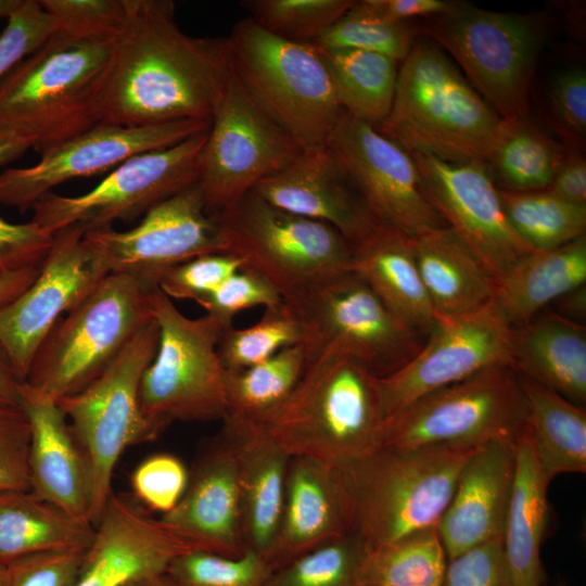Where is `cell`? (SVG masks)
I'll list each match as a JSON object with an SVG mask.
<instances>
[{
	"label": "cell",
	"mask_w": 586,
	"mask_h": 586,
	"mask_svg": "<svg viewBox=\"0 0 586 586\" xmlns=\"http://www.w3.org/2000/svg\"><path fill=\"white\" fill-rule=\"evenodd\" d=\"M499 195L511 228L533 251L558 247L586 234V204L563 201L546 190L499 189Z\"/></svg>",
	"instance_id": "cell-40"
},
{
	"label": "cell",
	"mask_w": 586,
	"mask_h": 586,
	"mask_svg": "<svg viewBox=\"0 0 586 586\" xmlns=\"http://www.w3.org/2000/svg\"><path fill=\"white\" fill-rule=\"evenodd\" d=\"M500 123L445 51L418 36L399 63L393 104L378 129L409 153L485 162Z\"/></svg>",
	"instance_id": "cell-4"
},
{
	"label": "cell",
	"mask_w": 586,
	"mask_h": 586,
	"mask_svg": "<svg viewBox=\"0 0 586 586\" xmlns=\"http://www.w3.org/2000/svg\"><path fill=\"white\" fill-rule=\"evenodd\" d=\"M511 367L566 399L586 402V328L556 311L512 328Z\"/></svg>",
	"instance_id": "cell-29"
},
{
	"label": "cell",
	"mask_w": 586,
	"mask_h": 586,
	"mask_svg": "<svg viewBox=\"0 0 586 586\" xmlns=\"http://www.w3.org/2000/svg\"><path fill=\"white\" fill-rule=\"evenodd\" d=\"M327 145L380 222L410 238L447 226L411 154L378 128L343 111Z\"/></svg>",
	"instance_id": "cell-16"
},
{
	"label": "cell",
	"mask_w": 586,
	"mask_h": 586,
	"mask_svg": "<svg viewBox=\"0 0 586 586\" xmlns=\"http://www.w3.org/2000/svg\"><path fill=\"white\" fill-rule=\"evenodd\" d=\"M443 586H511L502 538L448 559Z\"/></svg>",
	"instance_id": "cell-52"
},
{
	"label": "cell",
	"mask_w": 586,
	"mask_h": 586,
	"mask_svg": "<svg viewBox=\"0 0 586 586\" xmlns=\"http://www.w3.org/2000/svg\"><path fill=\"white\" fill-rule=\"evenodd\" d=\"M242 265L238 257L229 253L200 255L166 271L157 288L170 300L196 303L242 269Z\"/></svg>",
	"instance_id": "cell-48"
},
{
	"label": "cell",
	"mask_w": 586,
	"mask_h": 586,
	"mask_svg": "<svg viewBox=\"0 0 586 586\" xmlns=\"http://www.w3.org/2000/svg\"><path fill=\"white\" fill-rule=\"evenodd\" d=\"M447 561L437 527H429L369 546L365 577L368 586H443Z\"/></svg>",
	"instance_id": "cell-39"
},
{
	"label": "cell",
	"mask_w": 586,
	"mask_h": 586,
	"mask_svg": "<svg viewBox=\"0 0 586 586\" xmlns=\"http://www.w3.org/2000/svg\"><path fill=\"white\" fill-rule=\"evenodd\" d=\"M517 441L480 445L464 463L437 525L448 559L502 538L515 477Z\"/></svg>",
	"instance_id": "cell-25"
},
{
	"label": "cell",
	"mask_w": 586,
	"mask_h": 586,
	"mask_svg": "<svg viewBox=\"0 0 586 586\" xmlns=\"http://www.w3.org/2000/svg\"><path fill=\"white\" fill-rule=\"evenodd\" d=\"M214 218L224 253L264 278L282 300L352 271L349 244L334 227L281 209L254 191Z\"/></svg>",
	"instance_id": "cell-8"
},
{
	"label": "cell",
	"mask_w": 586,
	"mask_h": 586,
	"mask_svg": "<svg viewBox=\"0 0 586 586\" xmlns=\"http://www.w3.org/2000/svg\"><path fill=\"white\" fill-rule=\"evenodd\" d=\"M410 22H390L357 7L334 23L311 46L318 49H352L379 53L403 62L416 39Z\"/></svg>",
	"instance_id": "cell-44"
},
{
	"label": "cell",
	"mask_w": 586,
	"mask_h": 586,
	"mask_svg": "<svg viewBox=\"0 0 586 586\" xmlns=\"http://www.w3.org/2000/svg\"><path fill=\"white\" fill-rule=\"evenodd\" d=\"M151 302L158 344L140 384L144 417L160 432L175 421L224 420L226 370L217 345L230 326L209 314L187 317L157 286Z\"/></svg>",
	"instance_id": "cell-10"
},
{
	"label": "cell",
	"mask_w": 586,
	"mask_h": 586,
	"mask_svg": "<svg viewBox=\"0 0 586 586\" xmlns=\"http://www.w3.org/2000/svg\"><path fill=\"white\" fill-rule=\"evenodd\" d=\"M353 0H247L241 4L259 26L282 39L311 44L353 5Z\"/></svg>",
	"instance_id": "cell-43"
},
{
	"label": "cell",
	"mask_w": 586,
	"mask_h": 586,
	"mask_svg": "<svg viewBox=\"0 0 586 586\" xmlns=\"http://www.w3.org/2000/svg\"><path fill=\"white\" fill-rule=\"evenodd\" d=\"M318 51L329 69L342 110L375 128L380 127L393 104L399 63L361 50Z\"/></svg>",
	"instance_id": "cell-37"
},
{
	"label": "cell",
	"mask_w": 586,
	"mask_h": 586,
	"mask_svg": "<svg viewBox=\"0 0 586 586\" xmlns=\"http://www.w3.org/2000/svg\"><path fill=\"white\" fill-rule=\"evenodd\" d=\"M586 283V234L564 245L534 250L495 281L493 303L517 328L549 303Z\"/></svg>",
	"instance_id": "cell-32"
},
{
	"label": "cell",
	"mask_w": 586,
	"mask_h": 586,
	"mask_svg": "<svg viewBox=\"0 0 586 586\" xmlns=\"http://www.w3.org/2000/svg\"><path fill=\"white\" fill-rule=\"evenodd\" d=\"M410 154L430 201L495 281L533 251L511 228L485 162H447Z\"/></svg>",
	"instance_id": "cell-21"
},
{
	"label": "cell",
	"mask_w": 586,
	"mask_h": 586,
	"mask_svg": "<svg viewBox=\"0 0 586 586\" xmlns=\"http://www.w3.org/2000/svg\"><path fill=\"white\" fill-rule=\"evenodd\" d=\"M417 266L437 317L473 311L493 298L495 279L448 226L412 238Z\"/></svg>",
	"instance_id": "cell-31"
},
{
	"label": "cell",
	"mask_w": 586,
	"mask_h": 586,
	"mask_svg": "<svg viewBox=\"0 0 586 586\" xmlns=\"http://www.w3.org/2000/svg\"><path fill=\"white\" fill-rule=\"evenodd\" d=\"M461 1L449 0H360L358 8L390 22H410L454 11Z\"/></svg>",
	"instance_id": "cell-56"
},
{
	"label": "cell",
	"mask_w": 586,
	"mask_h": 586,
	"mask_svg": "<svg viewBox=\"0 0 586 586\" xmlns=\"http://www.w3.org/2000/svg\"><path fill=\"white\" fill-rule=\"evenodd\" d=\"M74 586H133L193 550L139 505L112 493Z\"/></svg>",
	"instance_id": "cell-22"
},
{
	"label": "cell",
	"mask_w": 586,
	"mask_h": 586,
	"mask_svg": "<svg viewBox=\"0 0 586 586\" xmlns=\"http://www.w3.org/2000/svg\"><path fill=\"white\" fill-rule=\"evenodd\" d=\"M85 232L78 225L54 232L37 278L0 308V344L23 382L56 321L81 304L110 273L85 241Z\"/></svg>",
	"instance_id": "cell-18"
},
{
	"label": "cell",
	"mask_w": 586,
	"mask_h": 586,
	"mask_svg": "<svg viewBox=\"0 0 586 586\" xmlns=\"http://www.w3.org/2000/svg\"><path fill=\"white\" fill-rule=\"evenodd\" d=\"M301 341L300 322L282 301L266 307L259 321L247 328H225L217 351L225 370H240L263 362Z\"/></svg>",
	"instance_id": "cell-42"
},
{
	"label": "cell",
	"mask_w": 586,
	"mask_h": 586,
	"mask_svg": "<svg viewBox=\"0 0 586 586\" xmlns=\"http://www.w3.org/2000/svg\"><path fill=\"white\" fill-rule=\"evenodd\" d=\"M190 471L170 454H156L144 459L133 471L130 482L136 498L161 515L171 511L181 499Z\"/></svg>",
	"instance_id": "cell-47"
},
{
	"label": "cell",
	"mask_w": 586,
	"mask_h": 586,
	"mask_svg": "<svg viewBox=\"0 0 586 586\" xmlns=\"http://www.w3.org/2000/svg\"><path fill=\"white\" fill-rule=\"evenodd\" d=\"M526 429L519 374L509 366L484 369L428 393L387 417L383 446L477 447L517 441Z\"/></svg>",
	"instance_id": "cell-13"
},
{
	"label": "cell",
	"mask_w": 586,
	"mask_h": 586,
	"mask_svg": "<svg viewBox=\"0 0 586 586\" xmlns=\"http://www.w3.org/2000/svg\"><path fill=\"white\" fill-rule=\"evenodd\" d=\"M545 190L563 201L586 204V160L584 150L565 144L563 157Z\"/></svg>",
	"instance_id": "cell-57"
},
{
	"label": "cell",
	"mask_w": 586,
	"mask_h": 586,
	"mask_svg": "<svg viewBox=\"0 0 586 586\" xmlns=\"http://www.w3.org/2000/svg\"><path fill=\"white\" fill-rule=\"evenodd\" d=\"M280 294L260 276L240 269L196 303L226 326L233 317L256 306L270 307L282 302Z\"/></svg>",
	"instance_id": "cell-49"
},
{
	"label": "cell",
	"mask_w": 586,
	"mask_h": 586,
	"mask_svg": "<svg viewBox=\"0 0 586 586\" xmlns=\"http://www.w3.org/2000/svg\"><path fill=\"white\" fill-rule=\"evenodd\" d=\"M272 572L268 560L249 548L234 557L189 550L167 570L181 586H268Z\"/></svg>",
	"instance_id": "cell-45"
},
{
	"label": "cell",
	"mask_w": 586,
	"mask_h": 586,
	"mask_svg": "<svg viewBox=\"0 0 586 586\" xmlns=\"http://www.w3.org/2000/svg\"><path fill=\"white\" fill-rule=\"evenodd\" d=\"M54 31L80 38L114 39L123 29L127 0H39Z\"/></svg>",
	"instance_id": "cell-46"
},
{
	"label": "cell",
	"mask_w": 586,
	"mask_h": 586,
	"mask_svg": "<svg viewBox=\"0 0 586 586\" xmlns=\"http://www.w3.org/2000/svg\"><path fill=\"white\" fill-rule=\"evenodd\" d=\"M0 586H10V573L7 564L0 563Z\"/></svg>",
	"instance_id": "cell-64"
},
{
	"label": "cell",
	"mask_w": 586,
	"mask_h": 586,
	"mask_svg": "<svg viewBox=\"0 0 586 586\" xmlns=\"http://www.w3.org/2000/svg\"><path fill=\"white\" fill-rule=\"evenodd\" d=\"M380 379L357 359L328 349L306 366L265 428L291 457L332 467L358 459L382 446L387 415Z\"/></svg>",
	"instance_id": "cell-3"
},
{
	"label": "cell",
	"mask_w": 586,
	"mask_h": 586,
	"mask_svg": "<svg viewBox=\"0 0 586 586\" xmlns=\"http://www.w3.org/2000/svg\"><path fill=\"white\" fill-rule=\"evenodd\" d=\"M92 98L97 124L144 127L212 120L230 65L226 38L183 33L170 0H127Z\"/></svg>",
	"instance_id": "cell-1"
},
{
	"label": "cell",
	"mask_w": 586,
	"mask_h": 586,
	"mask_svg": "<svg viewBox=\"0 0 586 586\" xmlns=\"http://www.w3.org/2000/svg\"><path fill=\"white\" fill-rule=\"evenodd\" d=\"M226 42L230 69L254 104L301 148L327 145L343 110L318 49L277 37L250 16Z\"/></svg>",
	"instance_id": "cell-5"
},
{
	"label": "cell",
	"mask_w": 586,
	"mask_h": 586,
	"mask_svg": "<svg viewBox=\"0 0 586 586\" xmlns=\"http://www.w3.org/2000/svg\"><path fill=\"white\" fill-rule=\"evenodd\" d=\"M158 520L193 550L232 557L245 551L237 464L225 436L201 455L181 499Z\"/></svg>",
	"instance_id": "cell-24"
},
{
	"label": "cell",
	"mask_w": 586,
	"mask_h": 586,
	"mask_svg": "<svg viewBox=\"0 0 586 586\" xmlns=\"http://www.w3.org/2000/svg\"><path fill=\"white\" fill-rule=\"evenodd\" d=\"M457 63L501 119L528 115V92L543 41L536 15L504 13L460 2L451 12L412 24Z\"/></svg>",
	"instance_id": "cell-9"
},
{
	"label": "cell",
	"mask_w": 586,
	"mask_h": 586,
	"mask_svg": "<svg viewBox=\"0 0 586 586\" xmlns=\"http://www.w3.org/2000/svg\"><path fill=\"white\" fill-rule=\"evenodd\" d=\"M253 191L281 209L334 227L348 244L380 224L328 145L303 149Z\"/></svg>",
	"instance_id": "cell-23"
},
{
	"label": "cell",
	"mask_w": 586,
	"mask_h": 586,
	"mask_svg": "<svg viewBox=\"0 0 586 586\" xmlns=\"http://www.w3.org/2000/svg\"><path fill=\"white\" fill-rule=\"evenodd\" d=\"M39 267L12 271L0 277V308L22 294L37 278Z\"/></svg>",
	"instance_id": "cell-60"
},
{
	"label": "cell",
	"mask_w": 586,
	"mask_h": 586,
	"mask_svg": "<svg viewBox=\"0 0 586 586\" xmlns=\"http://www.w3.org/2000/svg\"><path fill=\"white\" fill-rule=\"evenodd\" d=\"M303 150L250 99L231 69L212 116L196 173L205 209L217 217Z\"/></svg>",
	"instance_id": "cell-14"
},
{
	"label": "cell",
	"mask_w": 586,
	"mask_h": 586,
	"mask_svg": "<svg viewBox=\"0 0 586 586\" xmlns=\"http://www.w3.org/2000/svg\"><path fill=\"white\" fill-rule=\"evenodd\" d=\"M24 382L17 375L7 352L0 344V406L20 407Z\"/></svg>",
	"instance_id": "cell-58"
},
{
	"label": "cell",
	"mask_w": 586,
	"mask_h": 586,
	"mask_svg": "<svg viewBox=\"0 0 586 586\" xmlns=\"http://www.w3.org/2000/svg\"><path fill=\"white\" fill-rule=\"evenodd\" d=\"M30 424L20 407L0 406V492H29Z\"/></svg>",
	"instance_id": "cell-51"
},
{
	"label": "cell",
	"mask_w": 586,
	"mask_h": 586,
	"mask_svg": "<svg viewBox=\"0 0 586 586\" xmlns=\"http://www.w3.org/2000/svg\"><path fill=\"white\" fill-rule=\"evenodd\" d=\"M95 527L29 492H0V563L55 550H85Z\"/></svg>",
	"instance_id": "cell-35"
},
{
	"label": "cell",
	"mask_w": 586,
	"mask_h": 586,
	"mask_svg": "<svg viewBox=\"0 0 586 586\" xmlns=\"http://www.w3.org/2000/svg\"><path fill=\"white\" fill-rule=\"evenodd\" d=\"M85 241L109 272L130 275L152 286L182 263L224 253L220 226L207 214L196 182L152 207L136 227L88 231Z\"/></svg>",
	"instance_id": "cell-17"
},
{
	"label": "cell",
	"mask_w": 586,
	"mask_h": 586,
	"mask_svg": "<svg viewBox=\"0 0 586 586\" xmlns=\"http://www.w3.org/2000/svg\"><path fill=\"white\" fill-rule=\"evenodd\" d=\"M283 302L300 322L306 366L336 349L384 378L407 364L423 343L424 334L354 271Z\"/></svg>",
	"instance_id": "cell-12"
},
{
	"label": "cell",
	"mask_w": 586,
	"mask_h": 586,
	"mask_svg": "<svg viewBox=\"0 0 586 586\" xmlns=\"http://www.w3.org/2000/svg\"><path fill=\"white\" fill-rule=\"evenodd\" d=\"M368 550L365 539L348 533L273 570L268 586H368Z\"/></svg>",
	"instance_id": "cell-41"
},
{
	"label": "cell",
	"mask_w": 586,
	"mask_h": 586,
	"mask_svg": "<svg viewBox=\"0 0 586 586\" xmlns=\"http://www.w3.org/2000/svg\"><path fill=\"white\" fill-rule=\"evenodd\" d=\"M155 288L133 276L110 272L56 321L35 354L25 385L54 400L85 390L153 320Z\"/></svg>",
	"instance_id": "cell-7"
},
{
	"label": "cell",
	"mask_w": 586,
	"mask_h": 586,
	"mask_svg": "<svg viewBox=\"0 0 586 586\" xmlns=\"http://www.w3.org/2000/svg\"><path fill=\"white\" fill-rule=\"evenodd\" d=\"M550 110L566 145L584 150L586 137V72L570 67L558 73L549 88Z\"/></svg>",
	"instance_id": "cell-53"
},
{
	"label": "cell",
	"mask_w": 586,
	"mask_h": 586,
	"mask_svg": "<svg viewBox=\"0 0 586 586\" xmlns=\"http://www.w3.org/2000/svg\"><path fill=\"white\" fill-rule=\"evenodd\" d=\"M51 233L34 221L13 224L0 217V277L39 267L53 243Z\"/></svg>",
	"instance_id": "cell-55"
},
{
	"label": "cell",
	"mask_w": 586,
	"mask_h": 586,
	"mask_svg": "<svg viewBox=\"0 0 586 586\" xmlns=\"http://www.w3.org/2000/svg\"><path fill=\"white\" fill-rule=\"evenodd\" d=\"M305 369L304 351L297 344L257 365L226 370L224 420L265 425L289 399Z\"/></svg>",
	"instance_id": "cell-38"
},
{
	"label": "cell",
	"mask_w": 586,
	"mask_h": 586,
	"mask_svg": "<svg viewBox=\"0 0 586 586\" xmlns=\"http://www.w3.org/2000/svg\"><path fill=\"white\" fill-rule=\"evenodd\" d=\"M133 586H181L167 572L146 578Z\"/></svg>",
	"instance_id": "cell-62"
},
{
	"label": "cell",
	"mask_w": 586,
	"mask_h": 586,
	"mask_svg": "<svg viewBox=\"0 0 586 586\" xmlns=\"http://www.w3.org/2000/svg\"><path fill=\"white\" fill-rule=\"evenodd\" d=\"M209 126L211 122L198 119L144 127L95 124L41 151L35 165L1 171L0 204L20 212L31 209L63 182L107 171L132 156L171 146Z\"/></svg>",
	"instance_id": "cell-19"
},
{
	"label": "cell",
	"mask_w": 586,
	"mask_h": 586,
	"mask_svg": "<svg viewBox=\"0 0 586 586\" xmlns=\"http://www.w3.org/2000/svg\"><path fill=\"white\" fill-rule=\"evenodd\" d=\"M526 433L536 462L549 484L563 473L586 471V412L557 392L520 375Z\"/></svg>",
	"instance_id": "cell-34"
},
{
	"label": "cell",
	"mask_w": 586,
	"mask_h": 586,
	"mask_svg": "<svg viewBox=\"0 0 586 586\" xmlns=\"http://www.w3.org/2000/svg\"><path fill=\"white\" fill-rule=\"evenodd\" d=\"M36 141L25 132L15 129H0V167L35 149Z\"/></svg>",
	"instance_id": "cell-59"
},
{
	"label": "cell",
	"mask_w": 586,
	"mask_h": 586,
	"mask_svg": "<svg viewBox=\"0 0 586 586\" xmlns=\"http://www.w3.org/2000/svg\"><path fill=\"white\" fill-rule=\"evenodd\" d=\"M114 39L53 31L0 80V129L25 132L41 152L94 126L92 98Z\"/></svg>",
	"instance_id": "cell-6"
},
{
	"label": "cell",
	"mask_w": 586,
	"mask_h": 586,
	"mask_svg": "<svg viewBox=\"0 0 586 586\" xmlns=\"http://www.w3.org/2000/svg\"><path fill=\"white\" fill-rule=\"evenodd\" d=\"M349 533L335 468L291 457L281 519L269 559L273 570Z\"/></svg>",
	"instance_id": "cell-28"
},
{
	"label": "cell",
	"mask_w": 586,
	"mask_h": 586,
	"mask_svg": "<svg viewBox=\"0 0 586 586\" xmlns=\"http://www.w3.org/2000/svg\"><path fill=\"white\" fill-rule=\"evenodd\" d=\"M85 550H55L8 563L10 586H74Z\"/></svg>",
	"instance_id": "cell-54"
},
{
	"label": "cell",
	"mask_w": 586,
	"mask_h": 586,
	"mask_svg": "<svg viewBox=\"0 0 586 586\" xmlns=\"http://www.w3.org/2000/svg\"><path fill=\"white\" fill-rule=\"evenodd\" d=\"M511 334L493 301L467 314L437 317L416 355L380 379L387 417L484 369L511 367Z\"/></svg>",
	"instance_id": "cell-20"
},
{
	"label": "cell",
	"mask_w": 586,
	"mask_h": 586,
	"mask_svg": "<svg viewBox=\"0 0 586 586\" xmlns=\"http://www.w3.org/2000/svg\"><path fill=\"white\" fill-rule=\"evenodd\" d=\"M548 483L525 432L517 441V469L502 546L511 586H542L540 547L546 531Z\"/></svg>",
	"instance_id": "cell-33"
},
{
	"label": "cell",
	"mask_w": 586,
	"mask_h": 586,
	"mask_svg": "<svg viewBox=\"0 0 586 586\" xmlns=\"http://www.w3.org/2000/svg\"><path fill=\"white\" fill-rule=\"evenodd\" d=\"M556 301L559 309L557 314L577 323L585 320L586 283L569 291Z\"/></svg>",
	"instance_id": "cell-61"
},
{
	"label": "cell",
	"mask_w": 586,
	"mask_h": 586,
	"mask_svg": "<svg viewBox=\"0 0 586 586\" xmlns=\"http://www.w3.org/2000/svg\"><path fill=\"white\" fill-rule=\"evenodd\" d=\"M224 422V436L237 464L243 540L246 548L269 562L279 530L291 456L265 425Z\"/></svg>",
	"instance_id": "cell-27"
},
{
	"label": "cell",
	"mask_w": 586,
	"mask_h": 586,
	"mask_svg": "<svg viewBox=\"0 0 586 586\" xmlns=\"http://www.w3.org/2000/svg\"><path fill=\"white\" fill-rule=\"evenodd\" d=\"M24 0H0V22L15 13L22 5ZM1 34V31H0Z\"/></svg>",
	"instance_id": "cell-63"
},
{
	"label": "cell",
	"mask_w": 586,
	"mask_h": 586,
	"mask_svg": "<svg viewBox=\"0 0 586 586\" xmlns=\"http://www.w3.org/2000/svg\"><path fill=\"white\" fill-rule=\"evenodd\" d=\"M30 424L29 493L68 514L89 520L91 477L87 457L56 400L23 385Z\"/></svg>",
	"instance_id": "cell-26"
},
{
	"label": "cell",
	"mask_w": 586,
	"mask_h": 586,
	"mask_svg": "<svg viewBox=\"0 0 586 586\" xmlns=\"http://www.w3.org/2000/svg\"><path fill=\"white\" fill-rule=\"evenodd\" d=\"M349 247L352 271L399 317L426 335L437 316L417 266L412 238L380 222Z\"/></svg>",
	"instance_id": "cell-30"
},
{
	"label": "cell",
	"mask_w": 586,
	"mask_h": 586,
	"mask_svg": "<svg viewBox=\"0 0 586 586\" xmlns=\"http://www.w3.org/2000/svg\"><path fill=\"white\" fill-rule=\"evenodd\" d=\"M207 130L171 146L132 156L90 191L66 196L50 192L31 207V221L54 233L72 225L86 232L129 222L196 182L198 162Z\"/></svg>",
	"instance_id": "cell-15"
},
{
	"label": "cell",
	"mask_w": 586,
	"mask_h": 586,
	"mask_svg": "<svg viewBox=\"0 0 586 586\" xmlns=\"http://www.w3.org/2000/svg\"><path fill=\"white\" fill-rule=\"evenodd\" d=\"M477 447L382 445L334 467L349 533L373 547L437 527Z\"/></svg>",
	"instance_id": "cell-2"
},
{
	"label": "cell",
	"mask_w": 586,
	"mask_h": 586,
	"mask_svg": "<svg viewBox=\"0 0 586 586\" xmlns=\"http://www.w3.org/2000/svg\"><path fill=\"white\" fill-rule=\"evenodd\" d=\"M565 152L528 115L501 119L485 164L500 190H545Z\"/></svg>",
	"instance_id": "cell-36"
},
{
	"label": "cell",
	"mask_w": 586,
	"mask_h": 586,
	"mask_svg": "<svg viewBox=\"0 0 586 586\" xmlns=\"http://www.w3.org/2000/svg\"><path fill=\"white\" fill-rule=\"evenodd\" d=\"M157 344L158 326L153 318L85 390L56 400L88 460L89 520L93 525L112 495L113 471L122 454L161 433L144 417L140 405L141 379Z\"/></svg>",
	"instance_id": "cell-11"
},
{
	"label": "cell",
	"mask_w": 586,
	"mask_h": 586,
	"mask_svg": "<svg viewBox=\"0 0 586 586\" xmlns=\"http://www.w3.org/2000/svg\"><path fill=\"white\" fill-rule=\"evenodd\" d=\"M54 31L39 0H24L0 34V80Z\"/></svg>",
	"instance_id": "cell-50"
}]
</instances>
